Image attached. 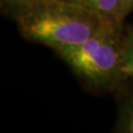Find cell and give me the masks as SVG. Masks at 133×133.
Returning a JSON list of instances; mask_svg holds the SVG:
<instances>
[{"label":"cell","mask_w":133,"mask_h":133,"mask_svg":"<svg viewBox=\"0 0 133 133\" xmlns=\"http://www.w3.org/2000/svg\"><path fill=\"white\" fill-rule=\"evenodd\" d=\"M125 25L109 21L81 44L55 51L87 90L105 93L121 88L126 80Z\"/></svg>","instance_id":"obj_1"},{"label":"cell","mask_w":133,"mask_h":133,"mask_svg":"<svg viewBox=\"0 0 133 133\" xmlns=\"http://www.w3.org/2000/svg\"><path fill=\"white\" fill-rule=\"evenodd\" d=\"M109 21L66 0H43L15 20L23 38L54 51L83 43Z\"/></svg>","instance_id":"obj_2"},{"label":"cell","mask_w":133,"mask_h":133,"mask_svg":"<svg viewBox=\"0 0 133 133\" xmlns=\"http://www.w3.org/2000/svg\"><path fill=\"white\" fill-rule=\"evenodd\" d=\"M94 11L109 20L122 22L120 17L122 0H66Z\"/></svg>","instance_id":"obj_3"},{"label":"cell","mask_w":133,"mask_h":133,"mask_svg":"<svg viewBox=\"0 0 133 133\" xmlns=\"http://www.w3.org/2000/svg\"><path fill=\"white\" fill-rule=\"evenodd\" d=\"M43 0H0V14L16 20Z\"/></svg>","instance_id":"obj_4"},{"label":"cell","mask_w":133,"mask_h":133,"mask_svg":"<svg viewBox=\"0 0 133 133\" xmlns=\"http://www.w3.org/2000/svg\"><path fill=\"white\" fill-rule=\"evenodd\" d=\"M115 130L117 132L133 133V91L126 96L120 107Z\"/></svg>","instance_id":"obj_5"},{"label":"cell","mask_w":133,"mask_h":133,"mask_svg":"<svg viewBox=\"0 0 133 133\" xmlns=\"http://www.w3.org/2000/svg\"><path fill=\"white\" fill-rule=\"evenodd\" d=\"M126 48L124 54V73L126 80L131 82L133 88V27L125 26Z\"/></svg>","instance_id":"obj_6"},{"label":"cell","mask_w":133,"mask_h":133,"mask_svg":"<svg viewBox=\"0 0 133 133\" xmlns=\"http://www.w3.org/2000/svg\"><path fill=\"white\" fill-rule=\"evenodd\" d=\"M133 11V0H122L121 3V13L120 17L124 22L125 18Z\"/></svg>","instance_id":"obj_7"}]
</instances>
